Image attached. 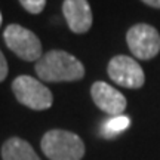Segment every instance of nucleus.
Segmentation results:
<instances>
[{"label":"nucleus","instance_id":"obj_14","mask_svg":"<svg viewBox=\"0 0 160 160\" xmlns=\"http://www.w3.org/2000/svg\"><path fill=\"white\" fill-rule=\"evenodd\" d=\"M2 21H3V17H2V12H0V25H2Z\"/></svg>","mask_w":160,"mask_h":160},{"label":"nucleus","instance_id":"obj_7","mask_svg":"<svg viewBox=\"0 0 160 160\" xmlns=\"http://www.w3.org/2000/svg\"><path fill=\"white\" fill-rule=\"evenodd\" d=\"M91 95L98 108L111 117L123 114L128 105L125 95L105 82H95L91 88Z\"/></svg>","mask_w":160,"mask_h":160},{"label":"nucleus","instance_id":"obj_3","mask_svg":"<svg viewBox=\"0 0 160 160\" xmlns=\"http://www.w3.org/2000/svg\"><path fill=\"white\" fill-rule=\"evenodd\" d=\"M12 92L18 102L36 111L51 108L53 97L49 88L31 76H18L12 82Z\"/></svg>","mask_w":160,"mask_h":160},{"label":"nucleus","instance_id":"obj_8","mask_svg":"<svg viewBox=\"0 0 160 160\" xmlns=\"http://www.w3.org/2000/svg\"><path fill=\"white\" fill-rule=\"evenodd\" d=\"M62 13L73 33L83 34L91 30L93 17L88 0H64Z\"/></svg>","mask_w":160,"mask_h":160},{"label":"nucleus","instance_id":"obj_6","mask_svg":"<svg viewBox=\"0 0 160 160\" xmlns=\"http://www.w3.org/2000/svg\"><path fill=\"white\" fill-rule=\"evenodd\" d=\"M107 73L114 83L128 89H139L145 83V74L141 65L137 59L126 55H117L111 58L107 67Z\"/></svg>","mask_w":160,"mask_h":160},{"label":"nucleus","instance_id":"obj_10","mask_svg":"<svg viewBox=\"0 0 160 160\" xmlns=\"http://www.w3.org/2000/svg\"><path fill=\"white\" fill-rule=\"evenodd\" d=\"M131 125V119L128 117V116H113V117H110L105 123L102 125L101 128V135L104 138H114L117 137L119 133H122L123 131H126L128 128Z\"/></svg>","mask_w":160,"mask_h":160},{"label":"nucleus","instance_id":"obj_5","mask_svg":"<svg viewBox=\"0 0 160 160\" xmlns=\"http://www.w3.org/2000/svg\"><path fill=\"white\" fill-rule=\"evenodd\" d=\"M126 42L133 57L148 61L160 52L159 31L148 24H135L126 33Z\"/></svg>","mask_w":160,"mask_h":160},{"label":"nucleus","instance_id":"obj_9","mask_svg":"<svg viewBox=\"0 0 160 160\" xmlns=\"http://www.w3.org/2000/svg\"><path fill=\"white\" fill-rule=\"evenodd\" d=\"M3 160H40L34 148L22 138H9L2 147Z\"/></svg>","mask_w":160,"mask_h":160},{"label":"nucleus","instance_id":"obj_12","mask_svg":"<svg viewBox=\"0 0 160 160\" xmlns=\"http://www.w3.org/2000/svg\"><path fill=\"white\" fill-rule=\"evenodd\" d=\"M9 73V67H8V61H6L3 52L0 51V83L6 79V76Z\"/></svg>","mask_w":160,"mask_h":160},{"label":"nucleus","instance_id":"obj_1","mask_svg":"<svg viewBox=\"0 0 160 160\" xmlns=\"http://www.w3.org/2000/svg\"><path fill=\"white\" fill-rule=\"evenodd\" d=\"M36 73L43 82H76L83 79L85 67L65 51H49L36 62Z\"/></svg>","mask_w":160,"mask_h":160},{"label":"nucleus","instance_id":"obj_4","mask_svg":"<svg viewBox=\"0 0 160 160\" xmlns=\"http://www.w3.org/2000/svg\"><path fill=\"white\" fill-rule=\"evenodd\" d=\"M3 39L6 46L24 61H39L42 58V43L39 37L19 24L8 25Z\"/></svg>","mask_w":160,"mask_h":160},{"label":"nucleus","instance_id":"obj_13","mask_svg":"<svg viewBox=\"0 0 160 160\" xmlns=\"http://www.w3.org/2000/svg\"><path fill=\"white\" fill-rule=\"evenodd\" d=\"M145 5L151 6V8H156V9H160V0H142Z\"/></svg>","mask_w":160,"mask_h":160},{"label":"nucleus","instance_id":"obj_2","mask_svg":"<svg viewBox=\"0 0 160 160\" xmlns=\"http://www.w3.org/2000/svg\"><path fill=\"white\" fill-rule=\"evenodd\" d=\"M40 147L49 160H82L85 156L82 138L64 129L48 131L42 138Z\"/></svg>","mask_w":160,"mask_h":160},{"label":"nucleus","instance_id":"obj_11","mask_svg":"<svg viewBox=\"0 0 160 160\" xmlns=\"http://www.w3.org/2000/svg\"><path fill=\"white\" fill-rule=\"evenodd\" d=\"M19 3L24 9L33 15H37L45 9L46 0H19Z\"/></svg>","mask_w":160,"mask_h":160}]
</instances>
